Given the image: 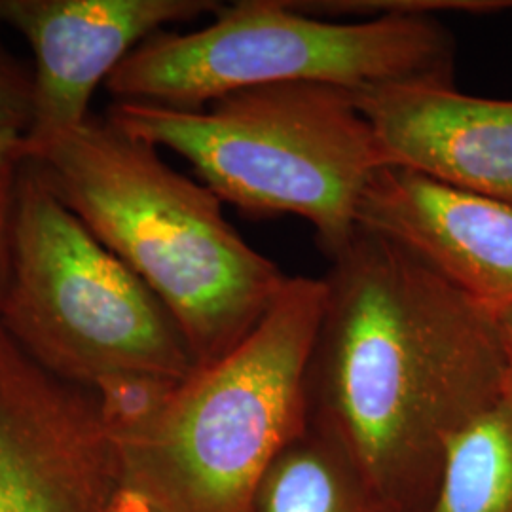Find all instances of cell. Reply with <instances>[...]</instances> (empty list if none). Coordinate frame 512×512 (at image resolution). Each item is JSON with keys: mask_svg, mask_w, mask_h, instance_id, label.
<instances>
[{"mask_svg": "<svg viewBox=\"0 0 512 512\" xmlns=\"http://www.w3.org/2000/svg\"><path fill=\"white\" fill-rule=\"evenodd\" d=\"M308 368V421L387 512H420L448 442L505 397L494 306L359 228L330 258Z\"/></svg>", "mask_w": 512, "mask_h": 512, "instance_id": "6da1fadb", "label": "cell"}, {"mask_svg": "<svg viewBox=\"0 0 512 512\" xmlns=\"http://www.w3.org/2000/svg\"><path fill=\"white\" fill-rule=\"evenodd\" d=\"M25 145L44 184L158 296L196 368L236 348L287 283L226 220L215 192L107 116L63 133H25Z\"/></svg>", "mask_w": 512, "mask_h": 512, "instance_id": "7a4b0ae2", "label": "cell"}, {"mask_svg": "<svg viewBox=\"0 0 512 512\" xmlns=\"http://www.w3.org/2000/svg\"><path fill=\"white\" fill-rule=\"evenodd\" d=\"M325 279L289 277L236 348L196 368L143 429L116 440L122 488L156 512H251L275 456L308 427Z\"/></svg>", "mask_w": 512, "mask_h": 512, "instance_id": "3957f363", "label": "cell"}, {"mask_svg": "<svg viewBox=\"0 0 512 512\" xmlns=\"http://www.w3.org/2000/svg\"><path fill=\"white\" fill-rule=\"evenodd\" d=\"M105 116L183 156L220 202L308 220L329 258L359 230L366 186L387 167L351 93L327 84L256 86L202 110L112 101Z\"/></svg>", "mask_w": 512, "mask_h": 512, "instance_id": "277c9868", "label": "cell"}, {"mask_svg": "<svg viewBox=\"0 0 512 512\" xmlns=\"http://www.w3.org/2000/svg\"><path fill=\"white\" fill-rule=\"evenodd\" d=\"M456 38L437 18L336 21L289 0H239L192 33L145 40L105 82L114 101L202 110L268 84H327L348 92L387 84L454 86Z\"/></svg>", "mask_w": 512, "mask_h": 512, "instance_id": "5b68a950", "label": "cell"}, {"mask_svg": "<svg viewBox=\"0 0 512 512\" xmlns=\"http://www.w3.org/2000/svg\"><path fill=\"white\" fill-rule=\"evenodd\" d=\"M0 325L38 366L88 391L129 376L184 382L196 370L158 296L27 160L10 217Z\"/></svg>", "mask_w": 512, "mask_h": 512, "instance_id": "8992f818", "label": "cell"}, {"mask_svg": "<svg viewBox=\"0 0 512 512\" xmlns=\"http://www.w3.org/2000/svg\"><path fill=\"white\" fill-rule=\"evenodd\" d=\"M120 490L95 395L38 366L0 325V512H110Z\"/></svg>", "mask_w": 512, "mask_h": 512, "instance_id": "52a82bcc", "label": "cell"}, {"mask_svg": "<svg viewBox=\"0 0 512 512\" xmlns=\"http://www.w3.org/2000/svg\"><path fill=\"white\" fill-rule=\"evenodd\" d=\"M217 0H0V23L35 54L33 126L52 135L90 120L93 93L167 25L217 14Z\"/></svg>", "mask_w": 512, "mask_h": 512, "instance_id": "ba28073f", "label": "cell"}, {"mask_svg": "<svg viewBox=\"0 0 512 512\" xmlns=\"http://www.w3.org/2000/svg\"><path fill=\"white\" fill-rule=\"evenodd\" d=\"M349 93L387 167L512 205V101L442 84H387Z\"/></svg>", "mask_w": 512, "mask_h": 512, "instance_id": "9c48e42d", "label": "cell"}, {"mask_svg": "<svg viewBox=\"0 0 512 512\" xmlns=\"http://www.w3.org/2000/svg\"><path fill=\"white\" fill-rule=\"evenodd\" d=\"M357 222L399 243L473 298L511 304V203L382 167L366 186Z\"/></svg>", "mask_w": 512, "mask_h": 512, "instance_id": "30bf717a", "label": "cell"}, {"mask_svg": "<svg viewBox=\"0 0 512 512\" xmlns=\"http://www.w3.org/2000/svg\"><path fill=\"white\" fill-rule=\"evenodd\" d=\"M251 512L387 511L342 448L308 421L260 478Z\"/></svg>", "mask_w": 512, "mask_h": 512, "instance_id": "8fae6325", "label": "cell"}, {"mask_svg": "<svg viewBox=\"0 0 512 512\" xmlns=\"http://www.w3.org/2000/svg\"><path fill=\"white\" fill-rule=\"evenodd\" d=\"M420 512H512V401L507 395L448 442L439 482Z\"/></svg>", "mask_w": 512, "mask_h": 512, "instance_id": "7c38bea8", "label": "cell"}, {"mask_svg": "<svg viewBox=\"0 0 512 512\" xmlns=\"http://www.w3.org/2000/svg\"><path fill=\"white\" fill-rule=\"evenodd\" d=\"M291 2V0H289ZM296 10L319 18L336 16H425L437 12L497 14L512 10V0H308L291 2Z\"/></svg>", "mask_w": 512, "mask_h": 512, "instance_id": "4fadbf2b", "label": "cell"}, {"mask_svg": "<svg viewBox=\"0 0 512 512\" xmlns=\"http://www.w3.org/2000/svg\"><path fill=\"white\" fill-rule=\"evenodd\" d=\"M33 69L0 44V128L27 133L33 126Z\"/></svg>", "mask_w": 512, "mask_h": 512, "instance_id": "5bb4252c", "label": "cell"}, {"mask_svg": "<svg viewBox=\"0 0 512 512\" xmlns=\"http://www.w3.org/2000/svg\"><path fill=\"white\" fill-rule=\"evenodd\" d=\"M27 160L25 133L0 128V245L8 247L10 217L21 167Z\"/></svg>", "mask_w": 512, "mask_h": 512, "instance_id": "9a60e30c", "label": "cell"}, {"mask_svg": "<svg viewBox=\"0 0 512 512\" xmlns=\"http://www.w3.org/2000/svg\"><path fill=\"white\" fill-rule=\"evenodd\" d=\"M494 311L505 359V395L512 401V302L494 306Z\"/></svg>", "mask_w": 512, "mask_h": 512, "instance_id": "2e32d148", "label": "cell"}, {"mask_svg": "<svg viewBox=\"0 0 512 512\" xmlns=\"http://www.w3.org/2000/svg\"><path fill=\"white\" fill-rule=\"evenodd\" d=\"M110 512H156L154 507L145 501L141 495L133 494L126 488H122L114 503H112V511Z\"/></svg>", "mask_w": 512, "mask_h": 512, "instance_id": "e0dca14e", "label": "cell"}, {"mask_svg": "<svg viewBox=\"0 0 512 512\" xmlns=\"http://www.w3.org/2000/svg\"><path fill=\"white\" fill-rule=\"evenodd\" d=\"M6 277H8V247L0 245V300L6 287Z\"/></svg>", "mask_w": 512, "mask_h": 512, "instance_id": "ac0fdd59", "label": "cell"}]
</instances>
